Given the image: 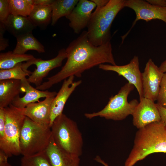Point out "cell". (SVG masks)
I'll list each match as a JSON object with an SVG mask.
<instances>
[{"label":"cell","instance_id":"cell-12","mask_svg":"<svg viewBox=\"0 0 166 166\" xmlns=\"http://www.w3.org/2000/svg\"><path fill=\"white\" fill-rule=\"evenodd\" d=\"M132 115L133 124L139 129L152 123L161 121L156 104L144 97L140 100Z\"/></svg>","mask_w":166,"mask_h":166},{"label":"cell","instance_id":"cell-37","mask_svg":"<svg viewBox=\"0 0 166 166\" xmlns=\"http://www.w3.org/2000/svg\"><path fill=\"white\" fill-rule=\"evenodd\" d=\"M159 68L161 71L164 73H166V60L162 63Z\"/></svg>","mask_w":166,"mask_h":166},{"label":"cell","instance_id":"cell-26","mask_svg":"<svg viewBox=\"0 0 166 166\" xmlns=\"http://www.w3.org/2000/svg\"><path fill=\"white\" fill-rule=\"evenodd\" d=\"M21 164V166H52L45 151L32 156H23Z\"/></svg>","mask_w":166,"mask_h":166},{"label":"cell","instance_id":"cell-3","mask_svg":"<svg viewBox=\"0 0 166 166\" xmlns=\"http://www.w3.org/2000/svg\"><path fill=\"white\" fill-rule=\"evenodd\" d=\"M125 0H109L103 7L96 8L87 27L90 42L99 46L110 42V28L118 13L124 7Z\"/></svg>","mask_w":166,"mask_h":166},{"label":"cell","instance_id":"cell-20","mask_svg":"<svg viewBox=\"0 0 166 166\" xmlns=\"http://www.w3.org/2000/svg\"><path fill=\"white\" fill-rule=\"evenodd\" d=\"M17 43L13 52L15 54H23L27 51L34 50L39 53L45 52V48L33 35L28 33L16 38Z\"/></svg>","mask_w":166,"mask_h":166},{"label":"cell","instance_id":"cell-28","mask_svg":"<svg viewBox=\"0 0 166 166\" xmlns=\"http://www.w3.org/2000/svg\"><path fill=\"white\" fill-rule=\"evenodd\" d=\"M10 14L8 0H0V22L4 23Z\"/></svg>","mask_w":166,"mask_h":166},{"label":"cell","instance_id":"cell-30","mask_svg":"<svg viewBox=\"0 0 166 166\" xmlns=\"http://www.w3.org/2000/svg\"><path fill=\"white\" fill-rule=\"evenodd\" d=\"M6 123V113L5 108H0V139L4 135Z\"/></svg>","mask_w":166,"mask_h":166},{"label":"cell","instance_id":"cell-1","mask_svg":"<svg viewBox=\"0 0 166 166\" xmlns=\"http://www.w3.org/2000/svg\"><path fill=\"white\" fill-rule=\"evenodd\" d=\"M67 61L61 69L56 74L47 78L36 88L44 91L69 77H80L85 71L104 63L116 65L112 53L110 42L95 46L89 41L87 31L82 32L71 42L66 49Z\"/></svg>","mask_w":166,"mask_h":166},{"label":"cell","instance_id":"cell-19","mask_svg":"<svg viewBox=\"0 0 166 166\" xmlns=\"http://www.w3.org/2000/svg\"><path fill=\"white\" fill-rule=\"evenodd\" d=\"M21 93H22L21 80L0 81V108H5L12 104Z\"/></svg>","mask_w":166,"mask_h":166},{"label":"cell","instance_id":"cell-25","mask_svg":"<svg viewBox=\"0 0 166 166\" xmlns=\"http://www.w3.org/2000/svg\"><path fill=\"white\" fill-rule=\"evenodd\" d=\"M32 72L26 69L22 63L18 64L14 67L8 69H0V81L8 79L21 80L29 76Z\"/></svg>","mask_w":166,"mask_h":166},{"label":"cell","instance_id":"cell-34","mask_svg":"<svg viewBox=\"0 0 166 166\" xmlns=\"http://www.w3.org/2000/svg\"><path fill=\"white\" fill-rule=\"evenodd\" d=\"M96 5V8H100L105 6L108 2V0H92Z\"/></svg>","mask_w":166,"mask_h":166},{"label":"cell","instance_id":"cell-24","mask_svg":"<svg viewBox=\"0 0 166 166\" xmlns=\"http://www.w3.org/2000/svg\"><path fill=\"white\" fill-rule=\"evenodd\" d=\"M10 14L28 17L34 6V0H8Z\"/></svg>","mask_w":166,"mask_h":166},{"label":"cell","instance_id":"cell-7","mask_svg":"<svg viewBox=\"0 0 166 166\" xmlns=\"http://www.w3.org/2000/svg\"><path fill=\"white\" fill-rule=\"evenodd\" d=\"M5 109L6 123L4 136L0 139V150L9 157L21 154L20 135L26 116L23 109L18 108L12 104Z\"/></svg>","mask_w":166,"mask_h":166},{"label":"cell","instance_id":"cell-31","mask_svg":"<svg viewBox=\"0 0 166 166\" xmlns=\"http://www.w3.org/2000/svg\"><path fill=\"white\" fill-rule=\"evenodd\" d=\"M156 105L160 113L161 120L166 125V109L156 103Z\"/></svg>","mask_w":166,"mask_h":166},{"label":"cell","instance_id":"cell-14","mask_svg":"<svg viewBox=\"0 0 166 166\" xmlns=\"http://www.w3.org/2000/svg\"><path fill=\"white\" fill-rule=\"evenodd\" d=\"M55 96L48 97L42 101L28 105L23 109L24 115L44 127H50L51 106Z\"/></svg>","mask_w":166,"mask_h":166},{"label":"cell","instance_id":"cell-2","mask_svg":"<svg viewBox=\"0 0 166 166\" xmlns=\"http://www.w3.org/2000/svg\"><path fill=\"white\" fill-rule=\"evenodd\" d=\"M166 153V125L161 120L149 124L136 132L134 144L124 166H133L153 153Z\"/></svg>","mask_w":166,"mask_h":166},{"label":"cell","instance_id":"cell-21","mask_svg":"<svg viewBox=\"0 0 166 166\" xmlns=\"http://www.w3.org/2000/svg\"><path fill=\"white\" fill-rule=\"evenodd\" d=\"M51 5H34L28 17L36 26L45 29L51 22Z\"/></svg>","mask_w":166,"mask_h":166},{"label":"cell","instance_id":"cell-6","mask_svg":"<svg viewBox=\"0 0 166 166\" xmlns=\"http://www.w3.org/2000/svg\"><path fill=\"white\" fill-rule=\"evenodd\" d=\"M134 87L132 84L126 83L117 94L109 98L108 104L102 109L97 112L85 113V117L89 119L99 117L108 120L121 121L132 115L139 102L136 99L128 102L127 98Z\"/></svg>","mask_w":166,"mask_h":166},{"label":"cell","instance_id":"cell-5","mask_svg":"<svg viewBox=\"0 0 166 166\" xmlns=\"http://www.w3.org/2000/svg\"><path fill=\"white\" fill-rule=\"evenodd\" d=\"M51 137L50 128L44 127L26 117L20 135L21 154L30 156L44 152Z\"/></svg>","mask_w":166,"mask_h":166},{"label":"cell","instance_id":"cell-36","mask_svg":"<svg viewBox=\"0 0 166 166\" xmlns=\"http://www.w3.org/2000/svg\"><path fill=\"white\" fill-rule=\"evenodd\" d=\"M94 160L97 162L99 163L104 166H109V164L102 160L99 156H97L94 158Z\"/></svg>","mask_w":166,"mask_h":166},{"label":"cell","instance_id":"cell-35","mask_svg":"<svg viewBox=\"0 0 166 166\" xmlns=\"http://www.w3.org/2000/svg\"><path fill=\"white\" fill-rule=\"evenodd\" d=\"M8 158L7 155L3 151L0 150V164L7 162Z\"/></svg>","mask_w":166,"mask_h":166},{"label":"cell","instance_id":"cell-23","mask_svg":"<svg viewBox=\"0 0 166 166\" xmlns=\"http://www.w3.org/2000/svg\"><path fill=\"white\" fill-rule=\"evenodd\" d=\"M32 55L15 54L9 51L0 53V69L12 68L18 64L28 61L34 59Z\"/></svg>","mask_w":166,"mask_h":166},{"label":"cell","instance_id":"cell-18","mask_svg":"<svg viewBox=\"0 0 166 166\" xmlns=\"http://www.w3.org/2000/svg\"><path fill=\"white\" fill-rule=\"evenodd\" d=\"M6 30L16 38L32 33L36 27L28 17L10 14L4 23Z\"/></svg>","mask_w":166,"mask_h":166},{"label":"cell","instance_id":"cell-38","mask_svg":"<svg viewBox=\"0 0 166 166\" xmlns=\"http://www.w3.org/2000/svg\"><path fill=\"white\" fill-rule=\"evenodd\" d=\"M0 166H12L11 164L8 162L4 164H0Z\"/></svg>","mask_w":166,"mask_h":166},{"label":"cell","instance_id":"cell-27","mask_svg":"<svg viewBox=\"0 0 166 166\" xmlns=\"http://www.w3.org/2000/svg\"><path fill=\"white\" fill-rule=\"evenodd\" d=\"M156 101L157 104L166 109V73L162 79Z\"/></svg>","mask_w":166,"mask_h":166},{"label":"cell","instance_id":"cell-15","mask_svg":"<svg viewBox=\"0 0 166 166\" xmlns=\"http://www.w3.org/2000/svg\"><path fill=\"white\" fill-rule=\"evenodd\" d=\"M74 76H72L64 80L62 86L54 98L50 109L51 128L55 119L62 114L68 99L75 89L82 82L81 80L73 81Z\"/></svg>","mask_w":166,"mask_h":166},{"label":"cell","instance_id":"cell-4","mask_svg":"<svg viewBox=\"0 0 166 166\" xmlns=\"http://www.w3.org/2000/svg\"><path fill=\"white\" fill-rule=\"evenodd\" d=\"M54 142L66 152L80 156L83 140L76 123L62 113L54 120L51 127Z\"/></svg>","mask_w":166,"mask_h":166},{"label":"cell","instance_id":"cell-13","mask_svg":"<svg viewBox=\"0 0 166 166\" xmlns=\"http://www.w3.org/2000/svg\"><path fill=\"white\" fill-rule=\"evenodd\" d=\"M95 7L96 4L92 0H79L71 13L66 17L69 21V26L75 34H79L87 27Z\"/></svg>","mask_w":166,"mask_h":166},{"label":"cell","instance_id":"cell-9","mask_svg":"<svg viewBox=\"0 0 166 166\" xmlns=\"http://www.w3.org/2000/svg\"><path fill=\"white\" fill-rule=\"evenodd\" d=\"M66 57V49L62 48L59 51L55 57L51 59L43 60L35 58L26 62L25 64L27 68L32 65H35L37 67L27 78L28 81L34 84L36 87L40 86L42 84L43 78L52 69L61 66L63 61Z\"/></svg>","mask_w":166,"mask_h":166},{"label":"cell","instance_id":"cell-17","mask_svg":"<svg viewBox=\"0 0 166 166\" xmlns=\"http://www.w3.org/2000/svg\"><path fill=\"white\" fill-rule=\"evenodd\" d=\"M22 93H25L23 97H17L12 104L19 108L23 109L30 104L39 102V99L48 97L56 96L57 93L47 90L42 91L34 88L31 86L27 78L21 80Z\"/></svg>","mask_w":166,"mask_h":166},{"label":"cell","instance_id":"cell-32","mask_svg":"<svg viewBox=\"0 0 166 166\" xmlns=\"http://www.w3.org/2000/svg\"><path fill=\"white\" fill-rule=\"evenodd\" d=\"M146 1L153 5L160 7L166 6V0H147Z\"/></svg>","mask_w":166,"mask_h":166},{"label":"cell","instance_id":"cell-10","mask_svg":"<svg viewBox=\"0 0 166 166\" xmlns=\"http://www.w3.org/2000/svg\"><path fill=\"white\" fill-rule=\"evenodd\" d=\"M138 56H135L127 64L123 65H113L101 64L99 65V69L105 71L115 72L119 76H122L128 82L136 88L139 96L140 100L144 98L142 83V73L139 66Z\"/></svg>","mask_w":166,"mask_h":166},{"label":"cell","instance_id":"cell-33","mask_svg":"<svg viewBox=\"0 0 166 166\" xmlns=\"http://www.w3.org/2000/svg\"><path fill=\"white\" fill-rule=\"evenodd\" d=\"M54 0H34V5H51Z\"/></svg>","mask_w":166,"mask_h":166},{"label":"cell","instance_id":"cell-16","mask_svg":"<svg viewBox=\"0 0 166 166\" xmlns=\"http://www.w3.org/2000/svg\"><path fill=\"white\" fill-rule=\"evenodd\" d=\"M45 152L52 166H80V156L60 148L52 136Z\"/></svg>","mask_w":166,"mask_h":166},{"label":"cell","instance_id":"cell-22","mask_svg":"<svg viewBox=\"0 0 166 166\" xmlns=\"http://www.w3.org/2000/svg\"><path fill=\"white\" fill-rule=\"evenodd\" d=\"M78 1V0H54L51 5V25L54 26L60 18L69 15Z\"/></svg>","mask_w":166,"mask_h":166},{"label":"cell","instance_id":"cell-8","mask_svg":"<svg viewBox=\"0 0 166 166\" xmlns=\"http://www.w3.org/2000/svg\"><path fill=\"white\" fill-rule=\"evenodd\" d=\"M124 6L134 11L136 18L129 30L121 37L122 42L139 20L148 22L152 20L159 19L163 21L166 24V6L153 5L146 1L142 0H125Z\"/></svg>","mask_w":166,"mask_h":166},{"label":"cell","instance_id":"cell-11","mask_svg":"<svg viewBox=\"0 0 166 166\" xmlns=\"http://www.w3.org/2000/svg\"><path fill=\"white\" fill-rule=\"evenodd\" d=\"M164 73L160 70L152 59L148 60L144 72L142 73L144 97L154 101L157 100Z\"/></svg>","mask_w":166,"mask_h":166},{"label":"cell","instance_id":"cell-29","mask_svg":"<svg viewBox=\"0 0 166 166\" xmlns=\"http://www.w3.org/2000/svg\"><path fill=\"white\" fill-rule=\"evenodd\" d=\"M6 31L3 24L0 22V51L4 50L9 46L8 39L4 37Z\"/></svg>","mask_w":166,"mask_h":166}]
</instances>
